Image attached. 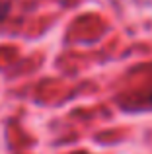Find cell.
I'll return each instance as SVG.
<instances>
[{"label": "cell", "instance_id": "cell-1", "mask_svg": "<svg viewBox=\"0 0 152 154\" xmlns=\"http://www.w3.org/2000/svg\"><path fill=\"white\" fill-rule=\"evenodd\" d=\"M150 102H152V96H150Z\"/></svg>", "mask_w": 152, "mask_h": 154}]
</instances>
